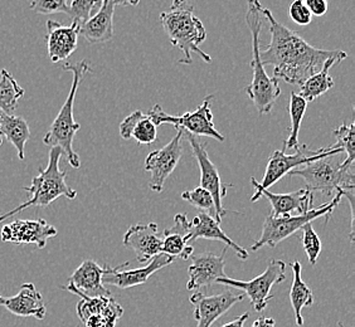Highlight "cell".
Masks as SVG:
<instances>
[{
	"label": "cell",
	"instance_id": "8d00e7d4",
	"mask_svg": "<svg viewBox=\"0 0 355 327\" xmlns=\"http://www.w3.org/2000/svg\"><path fill=\"white\" fill-rule=\"evenodd\" d=\"M288 14L293 21L299 26H309L313 21V15L306 7L305 0H294L290 4Z\"/></svg>",
	"mask_w": 355,
	"mask_h": 327
},
{
	"label": "cell",
	"instance_id": "ee69618b",
	"mask_svg": "<svg viewBox=\"0 0 355 327\" xmlns=\"http://www.w3.org/2000/svg\"><path fill=\"white\" fill-rule=\"evenodd\" d=\"M339 326L344 327V326H343L342 324H339Z\"/></svg>",
	"mask_w": 355,
	"mask_h": 327
},
{
	"label": "cell",
	"instance_id": "6da1fadb",
	"mask_svg": "<svg viewBox=\"0 0 355 327\" xmlns=\"http://www.w3.org/2000/svg\"><path fill=\"white\" fill-rule=\"evenodd\" d=\"M261 13L268 23L271 42L260 49L262 64H272L273 77L288 85L301 86L310 76L319 72L330 58L347 60L344 51H328L315 48L302 39L290 28L281 24L267 8H261Z\"/></svg>",
	"mask_w": 355,
	"mask_h": 327
},
{
	"label": "cell",
	"instance_id": "7bdbcfd3",
	"mask_svg": "<svg viewBox=\"0 0 355 327\" xmlns=\"http://www.w3.org/2000/svg\"><path fill=\"white\" fill-rule=\"evenodd\" d=\"M1 143H3V140H1V136H0V146H1Z\"/></svg>",
	"mask_w": 355,
	"mask_h": 327
},
{
	"label": "cell",
	"instance_id": "4dcf8cb0",
	"mask_svg": "<svg viewBox=\"0 0 355 327\" xmlns=\"http://www.w3.org/2000/svg\"><path fill=\"white\" fill-rule=\"evenodd\" d=\"M78 296L81 297V301L77 303V315L83 322L91 316L106 314L119 305L112 296L111 297H87L83 294H78Z\"/></svg>",
	"mask_w": 355,
	"mask_h": 327
},
{
	"label": "cell",
	"instance_id": "cb8c5ba5",
	"mask_svg": "<svg viewBox=\"0 0 355 327\" xmlns=\"http://www.w3.org/2000/svg\"><path fill=\"white\" fill-rule=\"evenodd\" d=\"M120 136L123 140L134 139L140 145H150L157 141V126L150 117L137 109L120 123Z\"/></svg>",
	"mask_w": 355,
	"mask_h": 327
},
{
	"label": "cell",
	"instance_id": "4316f807",
	"mask_svg": "<svg viewBox=\"0 0 355 327\" xmlns=\"http://www.w3.org/2000/svg\"><path fill=\"white\" fill-rule=\"evenodd\" d=\"M343 60L340 58H330L325 62L324 67L316 72L315 75L310 76L306 81L300 86V94L299 95L306 101L313 103L318 97L327 94L329 89L334 87V80L329 75V71L334 66L340 63Z\"/></svg>",
	"mask_w": 355,
	"mask_h": 327
},
{
	"label": "cell",
	"instance_id": "f546056e",
	"mask_svg": "<svg viewBox=\"0 0 355 327\" xmlns=\"http://www.w3.org/2000/svg\"><path fill=\"white\" fill-rule=\"evenodd\" d=\"M163 243H162V253L171 256L174 258L189 259L193 256V247L188 245L189 238L177 232L174 229H165L163 233Z\"/></svg>",
	"mask_w": 355,
	"mask_h": 327
},
{
	"label": "cell",
	"instance_id": "f1b7e54d",
	"mask_svg": "<svg viewBox=\"0 0 355 327\" xmlns=\"http://www.w3.org/2000/svg\"><path fill=\"white\" fill-rule=\"evenodd\" d=\"M24 96V89L14 78V76L3 69L0 71V111L10 114L17 109L18 101Z\"/></svg>",
	"mask_w": 355,
	"mask_h": 327
},
{
	"label": "cell",
	"instance_id": "3957f363",
	"mask_svg": "<svg viewBox=\"0 0 355 327\" xmlns=\"http://www.w3.org/2000/svg\"><path fill=\"white\" fill-rule=\"evenodd\" d=\"M261 8L260 0H247L246 23L252 38V61L250 66L253 71V78L245 89V92L259 114L267 115L280 97L281 89L279 80L267 76L265 66L261 62L260 35L265 21Z\"/></svg>",
	"mask_w": 355,
	"mask_h": 327
},
{
	"label": "cell",
	"instance_id": "7c38bea8",
	"mask_svg": "<svg viewBox=\"0 0 355 327\" xmlns=\"http://www.w3.org/2000/svg\"><path fill=\"white\" fill-rule=\"evenodd\" d=\"M183 131L178 130L177 136L173 137L169 143L160 150L151 151L145 160L144 169L150 173L149 186L155 193H162L164 189L166 179L175 170L178 164L183 155Z\"/></svg>",
	"mask_w": 355,
	"mask_h": 327
},
{
	"label": "cell",
	"instance_id": "e575fe53",
	"mask_svg": "<svg viewBox=\"0 0 355 327\" xmlns=\"http://www.w3.org/2000/svg\"><path fill=\"white\" fill-rule=\"evenodd\" d=\"M94 10H95L94 0H72L71 4H69L67 14L71 17L72 23H76L81 27L92 17Z\"/></svg>",
	"mask_w": 355,
	"mask_h": 327
},
{
	"label": "cell",
	"instance_id": "d6a6232c",
	"mask_svg": "<svg viewBox=\"0 0 355 327\" xmlns=\"http://www.w3.org/2000/svg\"><path fill=\"white\" fill-rule=\"evenodd\" d=\"M299 232H301V243L308 256L309 262L311 266H315L318 263V258L320 256L321 248H322L320 238L318 233L315 232L311 223L304 225Z\"/></svg>",
	"mask_w": 355,
	"mask_h": 327
},
{
	"label": "cell",
	"instance_id": "ffe728a7",
	"mask_svg": "<svg viewBox=\"0 0 355 327\" xmlns=\"http://www.w3.org/2000/svg\"><path fill=\"white\" fill-rule=\"evenodd\" d=\"M0 307H4L14 316L35 317L37 320H43L47 314L43 296L33 283H23L19 292L12 297L0 294Z\"/></svg>",
	"mask_w": 355,
	"mask_h": 327
},
{
	"label": "cell",
	"instance_id": "4fadbf2b",
	"mask_svg": "<svg viewBox=\"0 0 355 327\" xmlns=\"http://www.w3.org/2000/svg\"><path fill=\"white\" fill-rule=\"evenodd\" d=\"M55 227L44 219H17L1 228L0 238L13 245H35L40 249L47 245L48 239L57 236Z\"/></svg>",
	"mask_w": 355,
	"mask_h": 327
},
{
	"label": "cell",
	"instance_id": "60d3db41",
	"mask_svg": "<svg viewBox=\"0 0 355 327\" xmlns=\"http://www.w3.org/2000/svg\"><path fill=\"white\" fill-rule=\"evenodd\" d=\"M140 0H112L115 6H121V7H137Z\"/></svg>",
	"mask_w": 355,
	"mask_h": 327
},
{
	"label": "cell",
	"instance_id": "83f0119b",
	"mask_svg": "<svg viewBox=\"0 0 355 327\" xmlns=\"http://www.w3.org/2000/svg\"><path fill=\"white\" fill-rule=\"evenodd\" d=\"M308 109V103L296 92H291L290 95V103H288V112L291 120V129L287 137L286 143L284 146V151L296 150L299 143V132H300L301 123L305 116V112Z\"/></svg>",
	"mask_w": 355,
	"mask_h": 327
},
{
	"label": "cell",
	"instance_id": "f35d334b",
	"mask_svg": "<svg viewBox=\"0 0 355 327\" xmlns=\"http://www.w3.org/2000/svg\"><path fill=\"white\" fill-rule=\"evenodd\" d=\"M248 317H250V314L246 312V314L241 315L237 319H234L231 322H227V324L222 325L220 327H245V324L248 320Z\"/></svg>",
	"mask_w": 355,
	"mask_h": 327
},
{
	"label": "cell",
	"instance_id": "9c48e42d",
	"mask_svg": "<svg viewBox=\"0 0 355 327\" xmlns=\"http://www.w3.org/2000/svg\"><path fill=\"white\" fill-rule=\"evenodd\" d=\"M213 96H208L203 103H200L198 109L193 112H185L182 116H173L168 115L160 107V105H155L149 111L148 116L155 126H162L164 123L174 125L177 130L185 131L194 136H207L214 139L217 141L223 143L225 136L216 129L213 123V112L211 109V100Z\"/></svg>",
	"mask_w": 355,
	"mask_h": 327
},
{
	"label": "cell",
	"instance_id": "b9f144b4",
	"mask_svg": "<svg viewBox=\"0 0 355 327\" xmlns=\"http://www.w3.org/2000/svg\"><path fill=\"white\" fill-rule=\"evenodd\" d=\"M94 1H95V9H100L105 0H94Z\"/></svg>",
	"mask_w": 355,
	"mask_h": 327
},
{
	"label": "cell",
	"instance_id": "30bf717a",
	"mask_svg": "<svg viewBox=\"0 0 355 327\" xmlns=\"http://www.w3.org/2000/svg\"><path fill=\"white\" fill-rule=\"evenodd\" d=\"M287 265L281 259H272L267 265L265 272L260 276L254 277L251 281L233 280L231 277L219 279L216 283L225 287H233L237 290H242L247 297L251 301L254 311L261 312L266 308L268 302L272 300L273 286L279 285L286 280Z\"/></svg>",
	"mask_w": 355,
	"mask_h": 327
},
{
	"label": "cell",
	"instance_id": "8992f818",
	"mask_svg": "<svg viewBox=\"0 0 355 327\" xmlns=\"http://www.w3.org/2000/svg\"><path fill=\"white\" fill-rule=\"evenodd\" d=\"M62 155L63 154L61 149H51L47 168L40 169V175L33 177L31 186H23V191H28L31 194V198L13 211L0 215V223L21 211H26L29 206H48L61 197L71 200L77 197V191L66 183L67 171L60 169Z\"/></svg>",
	"mask_w": 355,
	"mask_h": 327
},
{
	"label": "cell",
	"instance_id": "5bb4252c",
	"mask_svg": "<svg viewBox=\"0 0 355 327\" xmlns=\"http://www.w3.org/2000/svg\"><path fill=\"white\" fill-rule=\"evenodd\" d=\"M174 260H175L174 257L168 256L165 253H159L151 259L148 266L141 267V268L123 269V267L129 266V262H125L123 265L117 267L107 266L103 277V285L115 286L121 290L144 285L150 279L151 274L160 271L164 267L169 266Z\"/></svg>",
	"mask_w": 355,
	"mask_h": 327
},
{
	"label": "cell",
	"instance_id": "7402d4cb",
	"mask_svg": "<svg viewBox=\"0 0 355 327\" xmlns=\"http://www.w3.org/2000/svg\"><path fill=\"white\" fill-rule=\"evenodd\" d=\"M198 239L218 240L225 243V247L232 248L239 259L246 260L248 258L246 249L230 238L220 228V223L203 211L198 213L193 220H189V242H196Z\"/></svg>",
	"mask_w": 355,
	"mask_h": 327
},
{
	"label": "cell",
	"instance_id": "836d02e7",
	"mask_svg": "<svg viewBox=\"0 0 355 327\" xmlns=\"http://www.w3.org/2000/svg\"><path fill=\"white\" fill-rule=\"evenodd\" d=\"M182 198L216 219V208H214L212 195L203 188L198 186L193 191H183Z\"/></svg>",
	"mask_w": 355,
	"mask_h": 327
},
{
	"label": "cell",
	"instance_id": "277c9868",
	"mask_svg": "<svg viewBox=\"0 0 355 327\" xmlns=\"http://www.w3.org/2000/svg\"><path fill=\"white\" fill-rule=\"evenodd\" d=\"M62 69L73 75V81H72L69 96L63 103L61 111L55 117V121L48 130L46 136L43 139V143L47 146H51V149L52 148L61 149L62 154L66 157L69 165L75 169H78L81 166V160L78 154L73 150V139H75L76 132L81 129V125L75 121L73 106H75L77 89L80 87L85 75L92 72V69L86 60L77 63H64Z\"/></svg>",
	"mask_w": 355,
	"mask_h": 327
},
{
	"label": "cell",
	"instance_id": "52a82bcc",
	"mask_svg": "<svg viewBox=\"0 0 355 327\" xmlns=\"http://www.w3.org/2000/svg\"><path fill=\"white\" fill-rule=\"evenodd\" d=\"M342 199V194L336 193L334 198L327 204L320 205L318 208L313 206L300 215H287V217H273L271 214L267 215V218L263 222L261 237L257 242H254L251 245V249L256 252L266 245L275 248L282 240L299 232L304 225L311 223L315 219L325 217V215L327 218H330V215L333 214V211L339 205Z\"/></svg>",
	"mask_w": 355,
	"mask_h": 327
},
{
	"label": "cell",
	"instance_id": "74e56055",
	"mask_svg": "<svg viewBox=\"0 0 355 327\" xmlns=\"http://www.w3.org/2000/svg\"><path fill=\"white\" fill-rule=\"evenodd\" d=\"M305 4L311 15L315 17H322L328 13V0H305Z\"/></svg>",
	"mask_w": 355,
	"mask_h": 327
},
{
	"label": "cell",
	"instance_id": "7a4b0ae2",
	"mask_svg": "<svg viewBox=\"0 0 355 327\" xmlns=\"http://www.w3.org/2000/svg\"><path fill=\"white\" fill-rule=\"evenodd\" d=\"M160 21L164 28L171 46L179 48L183 57L180 64H191L193 55H198L202 61L211 63L212 58L200 44L207 39L205 24L194 15V6L189 0H173L171 9L160 14Z\"/></svg>",
	"mask_w": 355,
	"mask_h": 327
},
{
	"label": "cell",
	"instance_id": "ba28073f",
	"mask_svg": "<svg viewBox=\"0 0 355 327\" xmlns=\"http://www.w3.org/2000/svg\"><path fill=\"white\" fill-rule=\"evenodd\" d=\"M336 154H344L340 149H334L331 145L328 148H322L320 150H311L309 149L308 145H300L295 154L287 155L284 150L273 151L272 155L267 161L266 170L263 174L262 183H259L254 177H251V184L256 189H270L273 184L280 182L284 177L288 175L291 171L297 169L305 164L311 163L316 159L329 157V155H336Z\"/></svg>",
	"mask_w": 355,
	"mask_h": 327
},
{
	"label": "cell",
	"instance_id": "8fae6325",
	"mask_svg": "<svg viewBox=\"0 0 355 327\" xmlns=\"http://www.w3.org/2000/svg\"><path fill=\"white\" fill-rule=\"evenodd\" d=\"M183 135L191 145L193 155L197 159L200 170V188H203L212 195L216 208V220L220 223L225 217L227 213L231 211H225L223 206V198L227 195V186L220 179L217 166L212 163V160L208 157V152L205 150V145L199 140L198 137L191 135L183 131Z\"/></svg>",
	"mask_w": 355,
	"mask_h": 327
},
{
	"label": "cell",
	"instance_id": "2e32d148",
	"mask_svg": "<svg viewBox=\"0 0 355 327\" xmlns=\"http://www.w3.org/2000/svg\"><path fill=\"white\" fill-rule=\"evenodd\" d=\"M227 248L228 247H225L219 256L212 252L191 256V265L188 268L189 281L187 283V290L193 291L200 287L212 286L219 279L227 277L225 273Z\"/></svg>",
	"mask_w": 355,
	"mask_h": 327
},
{
	"label": "cell",
	"instance_id": "d4e9b609",
	"mask_svg": "<svg viewBox=\"0 0 355 327\" xmlns=\"http://www.w3.org/2000/svg\"><path fill=\"white\" fill-rule=\"evenodd\" d=\"M0 136L7 137L15 148L19 160H24L26 145L31 137V130L24 117L13 116L0 111Z\"/></svg>",
	"mask_w": 355,
	"mask_h": 327
},
{
	"label": "cell",
	"instance_id": "d6986e66",
	"mask_svg": "<svg viewBox=\"0 0 355 327\" xmlns=\"http://www.w3.org/2000/svg\"><path fill=\"white\" fill-rule=\"evenodd\" d=\"M123 243L126 248L134 251L137 262L145 263L162 253L163 238L160 237L155 223L135 224L131 225L129 231L125 233Z\"/></svg>",
	"mask_w": 355,
	"mask_h": 327
},
{
	"label": "cell",
	"instance_id": "44dd1931",
	"mask_svg": "<svg viewBox=\"0 0 355 327\" xmlns=\"http://www.w3.org/2000/svg\"><path fill=\"white\" fill-rule=\"evenodd\" d=\"M80 26L72 23L71 26H63L55 21H47L48 57L53 63L64 61L72 55L78 46Z\"/></svg>",
	"mask_w": 355,
	"mask_h": 327
},
{
	"label": "cell",
	"instance_id": "5b68a950",
	"mask_svg": "<svg viewBox=\"0 0 355 327\" xmlns=\"http://www.w3.org/2000/svg\"><path fill=\"white\" fill-rule=\"evenodd\" d=\"M342 154L329 155L316 159L311 163L305 164L300 168L291 171L290 177L304 179L306 191H319L324 195L331 197L334 193L344 194L354 191V164L349 163L345 159L339 161Z\"/></svg>",
	"mask_w": 355,
	"mask_h": 327
},
{
	"label": "cell",
	"instance_id": "1f68e13d",
	"mask_svg": "<svg viewBox=\"0 0 355 327\" xmlns=\"http://www.w3.org/2000/svg\"><path fill=\"white\" fill-rule=\"evenodd\" d=\"M355 125L354 123H343L333 131L336 137V143L331 145L334 149H340L345 154V160L354 164L355 159Z\"/></svg>",
	"mask_w": 355,
	"mask_h": 327
},
{
	"label": "cell",
	"instance_id": "ab89813d",
	"mask_svg": "<svg viewBox=\"0 0 355 327\" xmlns=\"http://www.w3.org/2000/svg\"><path fill=\"white\" fill-rule=\"evenodd\" d=\"M276 322L271 317H260L254 320L251 327H275Z\"/></svg>",
	"mask_w": 355,
	"mask_h": 327
},
{
	"label": "cell",
	"instance_id": "603a6c76",
	"mask_svg": "<svg viewBox=\"0 0 355 327\" xmlns=\"http://www.w3.org/2000/svg\"><path fill=\"white\" fill-rule=\"evenodd\" d=\"M115 7L112 0H105L97 13L80 27V35L89 44H101L114 38Z\"/></svg>",
	"mask_w": 355,
	"mask_h": 327
},
{
	"label": "cell",
	"instance_id": "9a60e30c",
	"mask_svg": "<svg viewBox=\"0 0 355 327\" xmlns=\"http://www.w3.org/2000/svg\"><path fill=\"white\" fill-rule=\"evenodd\" d=\"M243 299L245 293L234 294L231 291H225L214 296H205L202 292L194 293L191 297V302L194 306V319L197 320V327H212L220 316H223Z\"/></svg>",
	"mask_w": 355,
	"mask_h": 327
},
{
	"label": "cell",
	"instance_id": "484cf974",
	"mask_svg": "<svg viewBox=\"0 0 355 327\" xmlns=\"http://www.w3.org/2000/svg\"><path fill=\"white\" fill-rule=\"evenodd\" d=\"M290 267L293 269V283H291V290H290V301L291 306L294 310L295 322L297 326L301 327L304 325V317H302V310L305 307H310L314 305V294L310 290V287L304 282L301 277L302 267L299 260H295L290 263Z\"/></svg>",
	"mask_w": 355,
	"mask_h": 327
},
{
	"label": "cell",
	"instance_id": "ac0fdd59",
	"mask_svg": "<svg viewBox=\"0 0 355 327\" xmlns=\"http://www.w3.org/2000/svg\"><path fill=\"white\" fill-rule=\"evenodd\" d=\"M265 197L268 199L272 206L273 217H287V215H300L302 213L313 208L314 203V194L306 189L284 193V194H275L267 189H256L251 198L254 203L259 199Z\"/></svg>",
	"mask_w": 355,
	"mask_h": 327
},
{
	"label": "cell",
	"instance_id": "d590c367",
	"mask_svg": "<svg viewBox=\"0 0 355 327\" xmlns=\"http://www.w3.org/2000/svg\"><path fill=\"white\" fill-rule=\"evenodd\" d=\"M31 10L42 15L55 13H69L67 0H32L29 4Z\"/></svg>",
	"mask_w": 355,
	"mask_h": 327
},
{
	"label": "cell",
	"instance_id": "e0dca14e",
	"mask_svg": "<svg viewBox=\"0 0 355 327\" xmlns=\"http://www.w3.org/2000/svg\"><path fill=\"white\" fill-rule=\"evenodd\" d=\"M106 268L107 266H100L92 259H86L69 277V286H63L62 288L77 296L83 294L87 297H111L112 294L103 282Z\"/></svg>",
	"mask_w": 355,
	"mask_h": 327
}]
</instances>
